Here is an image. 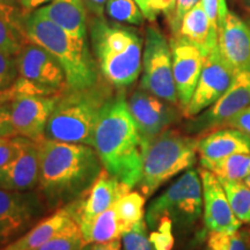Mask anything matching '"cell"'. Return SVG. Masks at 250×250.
Instances as JSON below:
<instances>
[{
    "mask_svg": "<svg viewBox=\"0 0 250 250\" xmlns=\"http://www.w3.org/2000/svg\"><path fill=\"white\" fill-rule=\"evenodd\" d=\"M102 169L93 146L40 140L39 188L49 206L76 201L95 182Z\"/></svg>",
    "mask_w": 250,
    "mask_h": 250,
    "instance_id": "6da1fadb",
    "label": "cell"
},
{
    "mask_svg": "<svg viewBox=\"0 0 250 250\" xmlns=\"http://www.w3.org/2000/svg\"><path fill=\"white\" fill-rule=\"evenodd\" d=\"M93 147L112 177L131 188L138 186L143 171L144 140L123 93L111 95L103 105Z\"/></svg>",
    "mask_w": 250,
    "mask_h": 250,
    "instance_id": "7a4b0ae2",
    "label": "cell"
},
{
    "mask_svg": "<svg viewBox=\"0 0 250 250\" xmlns=\"http://www.w3.org/2000/svg\"><path fill=\"white\" fill-rule=\"evenodd\" d=\"M90 43L99 70L109 85L121 89L138 79L143 67V39L134 28L94 18Z\"/></svg>",
    "mask_w": 250,
    "mask_h": 250,
    "instance_id": "3957f363",
    "label": "cell"
},
{
    "mask_svg": "<svg viewBox=\"0 0 250 250\" xmlns=\"http://www.w3.org/2000/svg\"><path fill=\"white\" fill-rule=\"evenodd\" d=\"M31 43L49 51L64 68L68 89H86L99 83V66L86 39L73 36L37 11L24 18Z\"/></svg>",
    "mask_w": 250,
    "mask_h": 250,
    "instance_id": "277c9868",
    "label": "cell"
},
{
    "mask_svg": "<svg viewBox=\"0 0 250 250\" xmlns=\"http://www.w3.org/2000/svg\"><path fill=\"white\" fill-rule=\"evenodd\" d=\"M110 98L109 87L99 83L86 89L65 90L51 112L44 139L93 146L100 114Z\"/></svg>",
    "mask_w": 250,
    "mask_h": 250,
    "instance_id": "5b68a950",
    "label": "cell"
},
{
    "mask_svg": "<svg viewBox=\"0 0 250 250\" xmlns=\"http://www.w3.org/2000/svg\"><path fill=\"white\" fill-rule=\"evenodd\" d=\"M199 138L166 130L154 138L144 142L143 171L139 182L145 197L153 195L162 184L190 169L198 154Z\"/></svg>",
    "mask_w": 250,
    "mask_h": 250,
    "instance_id": "8992f818",
    "label": "cell"
},
{
    "mask_svg": "<svg viewBox=\"0 0 250 250\" xmlns=\"http://www.w3.org/2000/svg\"><path fill=\"white\" fill-rule=\"evenodd\" d=\"M203 211V186L198 171L188 169L179 180L154 199L146 211V224L155 228L161 218L168 217L182 226L192 225Z\"/></svg>",
    "mask_w": 250,
    "mask_h": 250,
    "instance_id": "52a82bcc",
    "label": "cell"
},
{
    "mask_svg": "<svg viewBox=\"0 0 250 250\" xmlns=\"http://www.w3.org/2000/svg\"><path fill=\"white\" fill-rule=\"evenodd\" d=\"M140 88L174 105H179L173 76V59L168 40L155 26H148L143 52Z\"/></svg>",
    "mask_w": 250,
    "mask_h": 250,
    "instance_id": "ba28073f",
    "label": "cell"
},
{
    "mask_svg": "<svg viewBox=\"0 0 250 250\" xmlns=\"http://www.w3.org/2000/svg\"><path fill=\"white\" fill-rule=\"evenodd\" d=\"M19 77L42 89L48 95L68 89L65 71L54 56L35 43H28L17 57Z\"/></svg>",
    "mask_w": 250,
    "mask_h": 250,
    "instance_id": "9c48e42d",
    "label": "cell"
},
{
    "mask_svg": "<svg viewBox=\"0 0 250 250\" xmlns=\"http://www.w3.org/2000/svg\"><path fill=\"white\" fill-rule=\"evenodd\" d=\"M235 72L214 48L206 56L201 77L189 104L182 111L184 117L192 118L210 108L232 85Z\"/></svg>",
    "mask_w": 250,
    "mask_h": 250,
    "instance_id": "30bf717a",
    "label": "cell"
},
{
    "mask_svg": "<svg viewBox=\"0 0 250 250\" xmlns=\"http://www.w3.org/2000/svg\"><path fill=\"white\" fill-rule=\"evenodd\" d=\"M131 189L132 188L130 186L112 177L103 168L89 189L65 208L83 232L92 224L94 219L110 208L121 197L130 192Z\"/></svg>",
    "mask_w": 250,
    "mask_h": 250,
    "instance_id": "8fae6325",
    "label": "cell"
},
{
    "mask_svg": "<svg viewBox=\"0 0 250 250\" xmlns=\"http://www.w3.org/2000/svg\"><path fill=\"white\" fill-rule=\"evenodd\" d=\"M250 105V72H240L226 93L202 114L192 117L187 124L190 133H208L223 127L229 118Z\"/></svg>",
    "mask_w": 250,
    "mask_h": 250,
    "instance_id": "7c38bea8",
    "label": "cell"
},
{
    "mask_svg": "<svg viewBox=\"0 0 250 250\" xmlns=\"http://www.w3.org/2000/svg\"><path fill=\"white\" fill-rule=\"evenodd\" d=\"M127 107L144 142L168 130L174 122L179 120L180 115L174 104L143 88L132 93Z\"/></svg>",
    "mask_w": 250,
    "mask_h": 250,
    "instance_id": "4fadbf2b",
    "label": "cell"
},
{
    "mask_svg": "<svg viewBox=\"0 0 250 250\" xmlns=\"http://www.w3.org/2000/svg\"><path fill=\"white\" fill-rule=\"evenodd\" d=\"M62 94H19L9 103L12 122L18 136L35 142L44 139L46 124Z\"/></svg>",
    "mask_w": 250,
    "mask_h": 250,
    "instance_id": "5bb4252c",
    "label": "cell"
},
{
    "mask_svg": "<svg viewBox=\"0 0 250 250\" xmlns=\"http://www.w3.org/2000/svg\"><path fill=\"white\" fill-rule=\"evenodd\" d=\"M173 59V76L181 111H183L195 92L206 56L196 45L179 36L169 41Z\"/></svg>",
    "mask_w": 250,
    "mask_h": 250,
    "instance_id": "9a60e30c",
    "label": "cell"
},
{
    "mask_svg": "<svg viewBox=\"0 0 250 250\" xmlns=\"http://www.w3.org/2000/svg\"><path fill=\"white\" fill-rule=\"evenodd\" d=\"M203 186L204 223L210 232H236L242 223L235 217L227 193L217 175L208 169L201 170Z\"/></svg>",
    "mask_w": 250,
    "mask_h": 250,
    "instance_id": "2e32d148",
    "label": "cell"
},
{
    "mask_svg": "<svg viewBox=\"0 0 250 250\" xmlns=\"http://www.w3.org/2000/svg\"><path fill=\"white\" fill-rule=\"evenodd\" d=\"M37 204L33 196L0 189V246L15 241L33 223Z\"/></svg>",
    "mask_w": 250,
    "mask_h": 250,
    "instance_id": "e0dca14e",
    "label": "cell"
},
{
    "mask_svg": "<svg viewBox=\"0 0 250 250\" xmlns=\"http://www.w3.org/2000/svg\"><path fill=\"white\" fill-rule=\"evenodd\" d=\"M218 48L234 72H250V26L228 11L218 30Z\"/></svg>",
    "mask_w": 250,
    "mask_h": 250,
    "instance_id": "ac0fdd59",
    "label": "cell"
},
{
    "mask_svg": "<svg viewBox=\"0 0 250 250\" xmlns=\"http://www.w3.org/2000/svg\"><path fill=\"white\" fill-rule=\"evenodd\" d=\"M40 142L23 139L17 158L0 167V189L29 191L39 184Z\"/></svg>",
    "mask_w": 250,
    "mask_h": 250,
    "instance_id": "d6986e66",
    "label": "cell"
},
{
    "mask_svg": "<svg viewBox=\"0 0 250 250\" xmlns=\"http://www.w3.org/2000/svg\"><path fill=\"white\" fill-rule=\"evenodd\" d=\"M236 153H250V134L241 130L219 127L199 138L198 155L205 169Z\"/></svg>",
    "mask_w": 250,
    "mask_h": 250,
    "instance_id": "ffe728a7",
    "label": "cell"
},
{
    "mask_svg": "<svg viewBox=\"0 0 250 250\" xmlns=\"http://www.w3.org/2000/svg\"><path fill=\"white\" fill-rule=\"evenodd\" d=\"M80 230L66 208H58L2 250H34L55 237Z\"/></svg>",
    "mask_w": 250,
    "mask_h": 250,
    "instance_id": "44dd1931",
    "label": "cell"
},
{
    "mask_svg": "<svg viewBox=\"0 0 250 250\" xmlns=\"http://www.w3.org/2000/svg\"><path fill=\"white\" fill-rule=\"evenodd\" d=\"M36 11L71 35L87 39V9L83 0H52Z\"/></svg>",
    "mask_w": 250,
    "mask_h": 250,
    "instance_id": "7402d4cb",
    "label": "cell"
},
{
    "mask_svg": "<svg viewBox=\"0 0 250 250\" xmlns=\"http://www.w3.org/2000/svg\"><path fill=\"white\" fill-rule=\"evenodd\" d=\"M175 36L196 45L205 56L218 46V30L208 19L202 1L184 15Z\"/></svg>",
    "mask_w": 250,
    "mask_h": 250,
    "instance_id": "603a6c76",
    "label": "cell"
},
{
    "mask_svg": "<svg viewBox=\"0 0 250 250\" xmlns=\"http://www.w3.org/2000/svg\"><path fill=\"white\" fill-rule=\"evenodd\" d=\"M24 18L22 9L7 0H0V50L13 57L30 43Z\"/></svg>",
    "mask_w": 250,
    "mask_h": 250,
    "instance_id": "cb8c5ba5",
    "label": "cell"
},
{
    "mask_svg": "<svg viewBox=\"0 0 250 250\" xmlns=\"http://www.w3.org/2000/svg\"><path fill=\"white\" fill-rule=\"evenodd\" d=\"M126 232L123 224L121 223L120 218L117 217L114 205L107 211L102 212L98 215L92 224L83 230V241L85 245H92V243H105L118 240L123 236Z\"/></svg>",
    "mask_w": 250,
    "mask_h": 250,
    "instance_id": "d4e9b609",
    "label": "cell"
},
{
    "mask_svg": "<svg viewBox=\"0 0 250 250\" xmlns=\"http://www.w3.org/2000/svg\"><path fill=\"white\" fill-rule=\"evenodd\" d=\"M145 199L146 197L143 193L137 191H130L121 197L114 204L117 217L126 229H131L134 225L144 220L145 215Z\"/></svg>",
    "mask_w": 250,
    "mask_h": 250,
    "instance_id": "484cf974",
    "label": "cell"
},
{
    "mask_svg": "<svg viewBox=\"0 0 250 250\" xmlns=\"http://www.w3.org/2000/svg\"><path fill=\"white\" fill-rule=\"evenodd\" d=\"M219 180L227 193L235 217L242 224L250 225V188L247 187L243 181Z\"/></svg>",
    "mask_w": 250,
    "mask_h": 250,
    "instance_id": "4316f807",
    "label": "cell"
},
{
    "mask_svg": "<svg viewBox=\"0 0 250 250\" xmlns=\"http://www.w3.org/2000/svg\"><path fill=\"white\" fill-rule=\"evenodd\" d=\"M208 170L219 179L243 181L250 174V153H236L212 165Z\"/></svg>",
    "mask_w": 250,
    "mask_h": 250,
    "instance_id": "83f0119b",
    "label": "cell"
},
{
    "mask_svg": "<svg viewBox=\"0 0 250 250\" xmlns=\"http://www.w3.org/2000/svg\"><path fill=\"white\" fill-rule=\"evenodd\" d=\"M104 14L114 21L122 24L142 26L145 15L136 0H108Z\"/></svg>",
    "mask_w": 250,
    "mask_h": 250,
    "instance_id": "f1b7e54d",
    "label": "cell"
},
{
    "mask_svg": "<svg viewBox=\"0 0 250 250\" xmlns=\"http://www.w3.org/2000/svg\"><path fill=\"white\" fill-rule=\"evenodd\" d=\"M205 250H248L243 234L236 232H210Z\"/></svg>",
    "mask_w": 250,
    "mask_h": 250,
    "instance_id": "f546056e",
    "label": "cell"
},
{
    "mask_svg": "<svg viewBox=\"0 0 250 250\" xmlns=\"http://www.w3.org/2000/svg\"><path fill=\"white\" fill-rule=\"evenodd\" d=\"M122 250H155L147 233V224L139 221L122 236Z\"/></svg>",
    "mask_w": 250,
    "mask_h": 250,
    "instance_id": "4dcf8cb0",
    "label": "cell"
},
{
    "mask_svg": "<svg viewBox=\"0 0 250 250\" xmlns=\"http://www.w3.org/2000/svg\"><path fill=\"white\" fill-rule=\"evenodd\" d=\"M152 245L155 250H171L174 247L173 220L164 217L156 224L155 230L149 235Z\"/></svg>",
    "mask_w": 250,
    "mask_h": 250,
    "instance_id": "1f68e13d",
    "label": "cell"
},
{
    "mask_svg": "<svg viewBox=\"0 0 250 250\" xmlns=\"http://www.w3.org/2000/svg\"><path fill=\"white\" fill-rule=\"evenodd\" d=\"M85 246L81 230H77L55 237L34 250H83Z\"/></svg>",
    "mask_w": 250,
    "mask_h": 250,
    "instance_id": "d6a6232c",
    "label": "cell"
},
{
    "mask_svg": "<svg viewBox=\"0 0 250 250\" xmlns=\"http://www.w3.org/2000/svg\"><path fill=\"white\" fill-rule=\"evenodd\" d=\"M18 78L17 58L0 50V89L12 86Z\"/></svg>",
    "mask_w": 250,
    "mask_h": 250,
    "instance_id": "836d02e7",
    "label": "cell"
},
{
    "mask_svg": "<svg viewBox=\"0 0 250 250\" xmlns=\"http://www.w3.org/2000/svg\"><path fill=\"white\" fill-rule=\"evenodd\" d=\"M201 0H175L174 7L167 14L168 24H169L171 36H175L180 29L182 19L190 9L195 7Z\"/></svg>",
    "mask_w": 250,
    "mask_h": 250,
    "instance_id": "e575fe53",
    "label": "cell"
},
{
    "mask_svg": "<svg viewBox=\"0 0 250 250\" xmlns=\"http://www.w3.org/2000/svg\"><path fill=\"white\" fill-rule=\"evenodd\" d=\"M24 137H0V167L17 158L22 147Z\"/></svg>",
    "mask_w": 250,
    "mask_h": 250,
    "instance_id": "d590c367",
    "label": "cell"
},
{
    "mask_svg": "<svg viewBox=\"0 0 250 250\" xmlns=\"http://www.w3.org/2000/svg\"><path fill=\"white\" fill-rule=\"evenodd\" d=\"M203 7L213 26L219 30L223 21L228 13L226 0H201Z\"/></svg>",
    "mask_w": 250,
    "mask_h": 250,
    "instance_id": "8d00e7d4",
    "label": "cell"
},
{
    "mask_svg": "<svg viewBox=\"0 0 250 250\" xmlns=\"http://www.w3.org/2000/svg\"><path fill=\"white\" fill-rule=\"evenodd\" d=\"M18 136L11 116V105H0V137Z\"/></svg>",
    "mask_w": 250,
    "mask_h": 250,
    "instance_id": "74e56055",
    "label": "cell"
},
{
    "mask_svg": "<svg viewBox=\"0 0 250 250\" xmlns=\"http://www.w3.org/2000/svg\"><path fill=\"white\" fill-rule=\"evenodd\" d=\"M226 126L234 127V129L241 130L243 132L250 134V105L237 112L232 118H229L223 127Z\"/></svg>",
    "mask_w": 250,
    "mask_h": 250,
    "instance_id": "f35d334b",
    "label": "cell"
},
{
    "mask_svg": "<svg viewBox=\"0 0 250 250\" xmlns=\"http://www.w3.org/2000/svg\"><path fill=\"white\" fill-rule=\"evenodd\" d=\"M19 94H22V90H21L18 81H15L13 85L7 87V88L0 89V105L11 103Z\"/></svg>",
    "mask_w": 250,
    "mask_h": 250,
    "instance_id": "ab89813d",
    "label": "cell"
},
{
    "mask_svg": "<svg viewBox=\"0 0 250 250\" xmlns=\"http://www.w3.org/2000/svg\"><path fill=\"white\" fill-rule=\"evenodd\" d=\"M108 0H83L87 12L95 18H104V8Z\"/></svg>",
    "mask_w": 250,
    "mask_h": 250,
    "instance_id": "60d3db41",
    "label": "cell"
},
{
    "mask_svg": "<svg viewBox=\"0 0 250 250\" xmlns=\"http://www.w3.org/2000/svg\"><path fill=\"white\" fill-rule=\"evenodd\" d=\"M51 1L52 0H20V5L24 15H27L33 13L34 11H36V9H39L40 7Z\"/></svg>",
    "mask_w": 250,
    "mask_h": 250,
    "instance_id": "b9f144b4",
    "label": "cell"
},
{
    "mask_svg": "<svg viewBox=\"0 0 250 250\" xmlns=\"http://www.w3.org/2000/svg\"><path fill=\"white\" fill-rule=\"evenodd\" d=\"M175 0H151V6L156 14L164 12L167 15L173 9Z\"/></svg>",
    "mask_w": 250,
    "mask_h": 250,
    "instance_id": "7bdbcfd3",
    "label": "cell"
},
{
    "mask_svg": "<svg viewBox=\"0 0 250 250\" xmlns=\"http://www.w3.org/2000/svg\"><path fill=\"white\" fill-rule=\"evenodd\" d=\"M137 4L139 5L140 9L143 11L144 15H145V19H147L148 21H154L156 18V14L154 11H153L151 6V0H136Z\"/></svg>",
    "mask_w": 250,
    "mask_h": 250,
    "instance_id": "ee69618b",
    "label": "cell"
},
{
    "mask_svg": "<svg viewBox=\"0 0 250 250\" xmlns=\"http://www.w3.org/2000/svg\"><path fill=\"white\" fill-rule=\"evenodd\" d=\"M90 250H122V243L120 239L105 243H94Z\"/></svg>",
    "mask_w": 250,
    "mask_h": 250,
    "instance_id": "f6af8a7d",
    "label": "cell"
},
{
    "mask_svg": "<svg viewBox=\"0 0 250 250\" xmlns=\"http://www.w3.org/2000/svg\"><path fill=\"white\" fill-rule=\"evenodd\" d=\"M243 183H245L247 187L250 188V174L247 175V176L245 177V180H243Z\"/></svg>",
    "mask_w": 250,
    "mask_h": 250,
    "instance_id": "bcb514c9",
    "label": "cell"
},
{
    "mask_svg": "<svg viewBox=\"0 0 250 250\" xmlns=\"http://www.w3.org/2000/svg\"><path fill=\"white\" fill-rule=\"evenodd\" d=\"M243 5H245L247 11L250 12V0H243Z\"/></svg>",
    "mask_w": 250,
    "mask_h": 250,
    "instance_id": "7dc6e473",
    "label": "cell"
},
{
    "mask_svg": "<svg viewBox=\"0 0 250 250\" xmlns=\"http://www.w3.org/2000/svg\"><path fill=\"white\" fill-rule=\"evenodd\" d=\"M249 26H250V23H249Z\"/></svg>",
    "mask_w": 250,
    "mask_h": 250,
    "instance_id": "c3c4849f",
    "label": "cell"
}]
</instances>
